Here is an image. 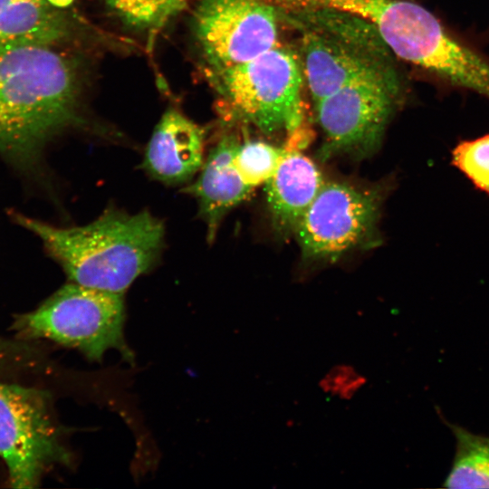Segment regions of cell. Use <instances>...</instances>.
I'll return each mask as SVG.
<instances>
[{
	"label": "cell",
	"instance_id": "1",
	"mask_svg": "<svg viewBox=\"0 0 489 489\" xmlns=\"http://www.w3.org/2000/svg\"><path fill=\"white\" fill-rule=\"evenodd\" d=\"M82 77L60 47L33 45L0 53V151L31 159L43 144L82 122Z\"/></svg>",
	"mask_w": 489,
	"mask_h": 489
},
{
	"label": "cell",
	"instance_id": "2",
	"mask_svg": "<svg viewBox=\"0 0 489 489\" xmlns=\"http://www.w3.org/2000/svg\"><path fill=\"white\" fill-rule=\"evenodd\" d=\"M21 225L37 235L60 263L70 282L124 293L158 259L164 225L148 211L106 210L82 226L56 227L15 214Z\"/></svg>",
	"mask_w": 489,
	"mask_h": 489
},
{
	"label": "cell",
	"instance_id": "3",
	"mask_svg": "<svg viewBox=\"0 0 489 489\" xmlns=\"http://www.w3.org/2000/svg\"><path fill=\"white\" fill-rule=\"evenodd\" d=\"M277 10L297 40L295 51L313 104L359 75L395 62L378 30L364 19L325 8Z\"/></svg>",
	"mask_w": 489,
	"mask_h": 489
},
{
	"label": "cell",
	"instance_id": "4",
	"mask_svg": "<svg viewBox=\"0 0 489 489\" xmlns=\"http://www.w3.org/2000/svg\"><path fill=\"white\" fill-rule=\"evenodd\" d=\"M227 120L293 136L304 120L305 80L295 50L278 43L259 56L208 73Z\"/></svg>",
	"mask_w": 489,
	"mask_h": 489
},
{
	"label": "cell",
	"instance_id": "5",
	"mask_svg": "<svg viewBox=\"0 0 489 489\" xmlns=\"http://www.w3.org/2000/svg\"><path fill=\"white\" fill-rule=\"evenodd\" d=\"M402 98V79L392 62L359 75L313 104L324 137L321 158L372 155Z\"/></svg>",
	"mask_w": 489,
	"mask_h": 489
},
{
	"label": "cell",
	"instance_id": "6",
	"mask_svg": "<svg viewBox=\"0 0 489 489\" xmlns=\"http://www.w3.org/2000/svg\"><path fill=\"white\" fill-rule=\"evenodd\" d=\"M125 306L122 293L70 282L38 309L17 321L30 337L45 338L75 348L89 360L100 361L111 349L127 359L131 352L123 336Z\"/></svg>",
	"mask_w": 489,
	"mask_h": 489
},
{
	"label": "cell",
	"instance_id": "7",
	"mask_svg": "<svg viewBox=\"0 0 489 489\" xmlns=\"http://www.w3.org/2000/svg\"><path fill=\"white\" fill-rule=\"evenodd\" d=\"M383 199L380 186L324 181L294 235L302 257L334 262L351 251L379 244L378 225Z\"/></svg>",
	"mask_w": 489,
	"mask_h": 489
},
{
	"label": "cell",
	"instance_id": "8",
	"mask_svg": "<svg viewBox=\"0 0 489 489\" xmlns=\"http://www.w3.org/2000/svg\"><path fill=\"white\" fill-rule=\"evenodd\" d=\"M281 20L264 0H198L193 34L208 73L248 62L280 43Z\"/></svg>",
	"mask_w": 489,
	"mask_h": 489
},
{
	"label": "cell",
	"instance_id": "9",
	"mask_svg": "<svg viewBox=\"0 0 489 489\" xmlns=\"http://www.w3.org/2000/svg\"><path fill=\"white\" fill-rule=\"evenodd\" d=\"M60 455L43 395L0 382V456L7 465L12 486L34 487Z\"/></svg>",
	"mask_w": 489,
	"mask_h": 489
},
{
	"label": "cell",
	"instance_id": "10",
	"mask_svg": "<svg viewBox=\"0 0 489 489\" xmlns=\"http://www.w3.org/2000/svg\"><path fill=\"white\" fill-rule=\"evenodd\" d=\"M205 130L180 111L168 109L156 125L142 168L167 185L189 181L205 160Z\"/></svg>",
	"mask_w": 489,
	"mask_h": 489
},
{
	"label": "cell",
	"instance_id": "11",
	"mask_svg": "<svg viewBox=\"0 0 489 489\" xmlns=\"http://www.w3.org/2000/svg\"><path fill=\"white\" fill-rule=\"evenodd\" d=\"M239 144L235 134H224L209 150L197 179L186 188L197 199L209 243L215 239L225 216L253 190L242 180L234 164Z\"/></svg>",
	"mask_w": 489,
	"mask_h": 489
},
{
	"label": "cell",
	"instance_id": "12",
	"mask_svg": "<svg viewBox=\"0 0 489 489\" xmlns=\"http://www.w3.org/2000/svg\"><path fill=\"white\" fill-rule=\"evenodd\" d=\"M324 181L312 160L297 151H287L265 183L267 208L275 235L287 239L295 235Z\"/></svg>",
	"mask_w": 489,
	"mask_h": 489
},
{
	"label": "cell",
	"instance_id": "13",
	"mask_svg": "<svg viewBox=\"0 0 489 489\" xmlns=\"http://www.w3.org/2000/svg\"><path fill=\"white\" fill-rule=\"evenodd\" d=\"M75 33L72 19L48 0H0V53L33 45L62 47Z\"/></svg>",
	"mask_w": 489,
	"mask_h": 489
},
{
	"label": "cell",
	"instance_id": "14",
	"mask_svg": "<svg viewBox=\"0 0 489 489\" xmlns=\"http://www.w3.org/2000/svg\"><path fill=\"white\" fill-rule=\"evenodd\" d=\"M448 427L455 435L456 451L444 487L489 488V436L452 424Z\"/></svg>",
	"mask_w": 489,
	"mask_h": 489
},
{
	"label": "cell",
	"instance_id": "15",
	"mask_svg": "<svg viewBox=\"0 0 489 489\" xmlns=\"http://www.w3.org/2000/svg\"><path fill=\"white\" fill-rule=\"evenodd\" d=\"M128 26L145 33L162 29L183 11L188 0H104Z\"/></svg>",
	"mask_w": 489,
	"mask_h": 489
},
{
	"label": "cell",
	"instance_id": "16",
	"mask_svg": "<svg viewBox=\"0 0 489 489\" xmlns=\"http://www.w3.org/2000/svg\"><path fill=\"white\" fill-rule=\"evenodd\" d=\"M287 151L264 141L247 140L240 142L234 164L242 180L254 188L274 175Z\"/></svg>",
	"mask_w": 489,
	"mask_h": 489
},
{
	"label": "cell",
	"instance_id": "17",
	"mask_svg": "<svg viewBox=\"0 0 489 489\" xmlns=\"http://www.w3.org/2000/svg\"><path fill=\"white\" fill-rule=\"evenodd\" d=\"M452 164L489 196V134L459 142L452 151Z\"/></svg>",
	"mask_w": 489,
	"mask_h": 489
},
{
	"label": "cell",
	"instance_id": "18",
	"mask_svg": "<svg viewBox=\"0 0 489 489\" xmlns=\"http://www.w3.org/2000/svg\"><path fill=\"white\" fill-rule=\"evenodd\" d=\"M366 383V378L350 365H337L320 381V387L325 393L350 399Z\"/></svg>",
	"mask_w": 489,
	"mask_h": 489
},
{
	"label": "cell",
	"instance_id": "19",
	"mask_svg": "<svg viewBox=\"0 0 489 489\" xmlns=\"http://www.w3.org/2000/svg\"><path fill=\"white\" fill-rule=\"evenodd\" d=\"M72 0H48L50 4L53 5L58 7V8H63L71 4Z\"/></svg>",
	"mask_w": 489,
	"mask_h": 489
}]
</instances>
